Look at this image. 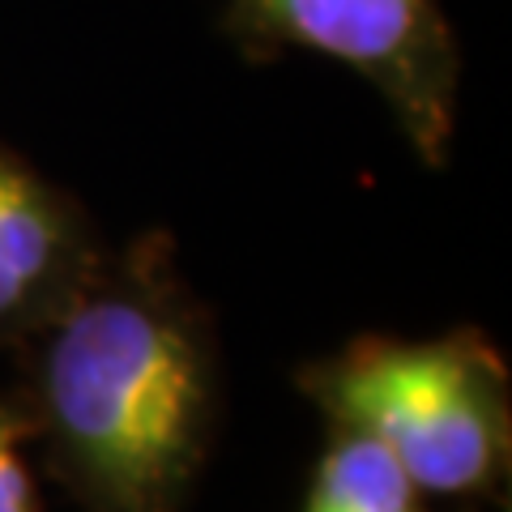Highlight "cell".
<instances>
[{
	"label": "cell",
	"instance_id": "5",
	"mask_svg": "<svg viewBox=\"0 0 512 512\" xmlns=\"http://www.w3.org/2000/svg\"><path fill=\"white\" fill-rule=\"evenodd\" d=\"M419 495L389 448L363 431L338 427L316 461L303 512H423Z\"/></svg>",
	"mask_w": 512,
	"mask_h": 512
},
{
	"label": "cell",
	"instance_id": "3",
	"mask_svg": "<svg viewBox=\"0 0 512 512\" xmlns=\"http://www.w3.org/2000/svg\"><path fill=\"white\" fill-rule=\"evenodd\" d=\"M222 30L252 60L312 52L342 64L380 94L419 163H448L461 43L440 0H227Z\"/></svg>",
	"mask_w": 512,
	"mask_h": 512
},
{
	"label": "cell",
	"instance_id": "4",
	"mask_svg": "<svg viewBox=\"0 0 512 512\" xmlns=\"http://www.w3.org/2000/svg\"><path fill=\"white\" fill-rule=\"evenodd\" d=\"M94 256L82 210L0 146V333L52 320Z\"/></svg>",
	"mask_w": 512,
	"mask_h": 512
},
{
	"label": "cell",
	"instance_id": "1",
	"mask_svg": "<svg viewBox=\"0 0 512 512\" xmlns=\"http://www.w3.org/2000/svg\"><path fill=\"white\" fill-rule=\"evenodd\" d=\"M43 427L86 512H180L214 427V355L163 231L94 256L52 312Z\"/></svg>",
	"mask_w": 512,
	"mask_h": 512
},
{
	"label": "cell",
	"instance_id": "6",
	"mask_svg": "<svg viewBox=\"0 0 512 512\" xmlns=\"http://www.w3.org/2000/svg\"><path fill=\"white\" fill-rule=\"evenodd\" d=\"M35 431V419L0 402V512H39L35 478H30L22 444Z\"/></svg>",
	"mask_w": 512,
	"mask_h": 512
},
{
	"label": "cell",
	"instance_id": "2",
	"mask_svg": "<svg viewBox=\"0 0 512 512\" xmlns=\"http://www.w3.org/2000/svg\"><path fill=\"white\" fill-rule=\"evenodd\" d=\"M303 393L389 448L423 495H474L508 461V367L470 325L423 342L355 338L303 372Z\"/></svg>",
	"mask_w": 512,
	"mask_h": 512
}]
</instances>
